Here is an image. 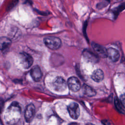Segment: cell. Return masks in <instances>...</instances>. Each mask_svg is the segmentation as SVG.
Masks as SVG:
<instances>
[{
    "instance_id": "cell-10",
    "label": "cell",
    "mask_w": 125,
    "mask_h": 125,
    "mask_svg": "<svg viewBox=\"0 0 125 125\" xmlns=\"http://www.w3.org/2000/svg\"><path fill=\"white\" fill-rule=\"evenodd\" d=\"M30 75L32 79L36 82H39L42 76V73L38 65L33 66L30 71Z\"/></svg>"
},
{
    "instance_id": "cell-2",
    "label": "cell",
    "mask_w": 125,
    "mask_h": 125,
    "mask_svg": "<svg viewBox=\"0 0 125 125\" xmlns=\"http://www.w3.org/2000/svg\"><path fill=\"white\" fill-rule=\"evenodd\" d=\"M45 45L49 49L52 50H57L59 49L62 44L61 39L54 36H48L44 38Z\"/></svg>"
},
{
    "instance_id": "cell-13",
    "label": "cell",
    "mask_w": 125,
    "mask_h": 125,
    "mask_svg": "<svg viewBox=\"0 0 125 125\" xmlns=\"http://www.w3.org/2000/svg\"><path fill=\"white\" fill-rule=\"evenodd\" d=\"M82 89L83 94L88 97H93L96 95V91L92 88L90 86L86 84H83L82 86Z\"/></svg>"
},
{
    "instance_id": "cell-16",
    "label": "cell",
    "mask_w": 125,
    "mask_h": 125,
    "mask_svg": "<svg viewBox=\"0 0 125 125\" xmlns=\"http://www.w3.org/2000/svg\"><path fill=\"white\" fill-rule=\"evenodd\" d=\"M114 104L118 111L121 113L124 114L125 113L124 105L122 103L120 100L119 99H118L117 97H115L114 98Z\"/></svg>"
},
{
    "instance_id": "cell-6",
    "label": "cell",
    "mask_w": 125,
    "mask_h": 125,
    "mask_svg": "<svg viewBox=\"0 0 125 125\" xmlns=\"http://www.w3.org/2000/svg\"><path fill=\"white\" fill-rule=\"evenodd\" d=\"M67 84L69 89L74 92L79 91L81 87V83L79 80L74 76L69 78L67 80Z\"/></svg>"
},
{
    "instance_id": "cell-15",
    "label": "cell",
    "mask_w": 125,
    "mask_h": 125,
    "mask_svg": "<svg viewBox=\"0 0 125 125\" xmlns=\"http://www.w3.org/2000/svg\"><path fill=\"white\" fill-rule=\"evenodd\" d=\"M125 2H123L121 3L118 6L115 7L111 9V12L114 15V18L115 19H117L120 13L125 10Z\"/></svg>"
},
{
    "instance_id": "cell-1",
    "label": "cell",
    "mask_w": 125,
    "mask_h": 125,
    "mask_svg": "<svg viewBox=\"0 0 125 125\" xmlns=\"http://www.w3.org/2000/svg\"><path fill=\"white\" fill-rule=\"evenodd\" d=\"M21 109L19 104L17 102H13L5 111L4 116L5 123L8 125L17 123L21 118Z\"/></svg>"
},
{
    "instance_id": "cell-24",
    "label": "cell",
    "mask_w": 125,
    "mask_h": 125,
    "mask_svg": "<svg viewBox=\"0 0 125 125\" xmlns=\"http://www.w3.org/2000/svg\"><path fill=\"white\" fill-rule=\"evenodd\" d=\"M0 125H2V122H1L0 119Z\"/></svg>"
},
{
    "instance_id": "cell-12",
    "label": "cell",
    "mask_w": 125,
    "mask_h": 125,
    "mask_svg": "<svg viewBox=\"0 0 125 125\" xmlns=\"http://www.w3.org/2000/svg\"><path fill=\"white\" fill-rule=\"evenodd\" d=\"M92 79L96 82L99 83L103 80L104 78V73L100 69H97L94 70L91 74Z\"/></svg>"
},
{
    "instance_id": "cell-3",
    "label": "cell",
    "mask_w": 125,
    "mask_h": 125,
    "mask_svg": "<svg viewBox=\"0 0 125 125\" xmlns=\"http://www.w3.org/2000/svg\"><path fill=\"white\" fill-rule=\"evenodd\" d=\"M66 82L61 76L56 77L52 82V87L54 90L61 92L64 91L66 88Z\"/></svg>"
},
{
    "instance_id": "cell-20",
    "label": "cell",
    "mask_w": 125,
    "mask_h": 125,
    "mask_svg": "<svg viewBox=\"0 0 125 125\" xmlns=\"http://www.w3.org/2000/svg\"><path fill=\"white\" fill-rule=\"evenodd\" d=\"M120 100L122 102V103L124 105L125 104V95L124 94H123L121 96V98H120Z\"/></svg>"
},
{
    "instance_id": "cell-4",
    "label": "cell",
    "mask_w": 125,
    "mask_h": 125,
    "mask_svg": "<svg viewBox=\"0 0 125 125\" xmlns=\"http://www.w3.org/2000/svg\"><path fill=\"white\" fill-rule=\"evenodd\" d=\"M20 62L25 69L30 68L33 63V59L29 54L25 52L21 53L19 55Z\"/></svg>"
},
{
    "instance_id": "cell-23",
    "label": "cell",
    "mask_w": 125,
    "mask_h": 125,
    "mask_svg": "<svg viewBox=\"0 0 125 125\" xmlns=\"http://www.w3.org/2000/svg\"><path fill=\"white\" fill-rule=\"evenodd\" d=\"M105 1H106L109 4H110V2H111V0H105Z\"/></svg>"
},
{
    "instance_id": "cell-9",
    "label": "cell",
    "mask_w": 125,
    "mask_h": 125,
    "mask_svg": "<svg viewBox=\"0 0 125 125\" xmlns=\"http://www.w3.org/2000/svg\"><path fill=\"white\" fill-rule=\"evenodd\" d=\"M107 57L113 62H117L120 59V54L116 49L113 47H109L106 49Z\"/></svg>"
},
{
    "instance_id": "cell-17",
    "label": "cell",
    "mask_w": 125,
    "mask_h": 125,
    "mask_svg": "<svg viewBox=\"0 0 125 125\" xmlns=\"http://www.w3.org/2000/svg\"><path fill=\"white\" fill-rule=\"evenodd\" d=\"M108 4H109V3L106 1H105L104 0L102 1L98 2L96 5V7L98 10H101V9L105 8V7L107 6L108 5Z\"/></svg>"
},
{
    "instance_id": "cell-22",
    "label": "cell",
    "mask_w": 125,
    "mask_h": 125,
    "mask_svg": "<svg viewBox=\"0 0 125 125\" xmlns=\"http://www.w3.org/2000/svg\"><path fill=\"white\" fill-rule=\"evenodd\" d=\"M3 106V102L2 101H0V111L1 110Z\"/></svg>"
},
{
    "instance_id": "cell-11",
    "label": "cell",
    "mask_w": 125,
    "mask_h": 125,
    "mask_svg": "<svg viewBox=\"0 0 125 125\" xmlns=\"http://www.w3.org/2000/svg\"><path fill=\"white\" fill-rule=\"evenodd\" d=\"M83 56L85 60L92 63H97L99 60L97 55L95 54L94 53L87 49L83 50Z\"/></svg>"
},
{
    "instance_id": "cell-8",
    "label": "cell",
    "mask_w": 125,
    "mask_h": 125,
    "mask_svg": "<svg viewBox=\"0 0 125 125\" xmlns=\"http://www.w3.org/2000/svg\"><path fill=\"white\" fill-rule=\"evenodd\" d=\"M91 45L95 52L98 56L103 58L107 57V51L104 47L93 42H92Z\"/></svg>"
},
{
    "instance_id": "cell-19",
    "label": "cell",
    "mask_w": 125,
    "mask_h": 125,
    "mask_svg": "<svg viewBox=\"0 0 125 125\" xmlns=\"http://www.w3.org/2000/svg\"><path fill=\"white\" fill-rule=\"evenodd\" d=\"M34 10H35V11H36L38 14L42 15V16H47L49 14H50V13L48 11H41L39 9H37L36 8H34Z\"/></svg>"
},
{
    "instance_id": "cell-18",
    "label": "cell",
    "mask_w": 125,
    "mask_h": 125,
    "mask_svg": "<svg viewBox=\"0 0 125 125\" xmlns=\"http://www.w3.org/2000/svg\"><path fill=\"white\" fill-rule=\"evenodd\" d=\"M18 1L19 0H11L9 3V4L7 6V9L10 10L13 8L17 5V4L18 3Z\"/></svg>"
},
{
    "instance_id": "cell-7",
    "label": "cell",
    "mask_w": 125,
    "mask_h": 125,
    "mask_svg": "<svg viewBox=\"0 0 125 125\" xmlns=\"http://www.w3.org/2000/svg\"><path fill=\"white\" fill-rule=\"evenodd\" d=\"M35 115V107L33 104H28L24 111V118L27 123H30Z\"/></svg>"
},
{
    "instance_id": "cell-21",
    "label": "cell",
    "mask_w": 125,
    "mask_h": 125,
    "mask_svg": "<svg viewBox=\"0 0 125 125\" xmlns=\"http://www.w3.org/2000/svg\"><path fill=\"white\" fill-rule=\"evenodd\" d=\"M26 3H28L30 5H32L33 4V1L32 0H25L24 2V4H26Z\"/></svg>"
},
{
    "instance_id": "cell-14",
    "label": "cell",
    "mask_w": 125,
    "mask_h": 125,
    "mask_svg": "<svg viewBox=\"0 0 125 125\" xmlns=\"http://www.w3.org/2000/svg\"><path fill=\"white\" fill-rule=\"evenodd\" d=\"M11 44V40L6 37H0V50H4L7 49Z\"/></svg>"
},
{
    "instance_id": "cell-5",
    "label": "cell",
    "mask_w": 125,
    "mask_h": 125,
    "mask_svg": "<svg viewBox=\"0 0 125 125\" xmlns=\"http://www.w3.org/2000/svg\"><path fill=\"white\" fill-rule=\"evenodd\" d=\"M67 110L70 117L74 119H77L80 114V109L79 104L75 102L70 103L67 106Z\"/></svg>"
}]
</instances>
